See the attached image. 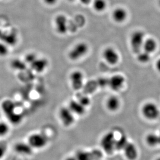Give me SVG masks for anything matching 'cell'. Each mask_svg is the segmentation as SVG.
Instances as JSON below:
<instances>
[{
  "label": "cell",
  "mask_w": 160,
  "mask_h": 160,
  "mask_svg": "<svg viewBox=\"0 0 160 160\" xmlns=\"http://www.w3.org/2000/svg\"><path fill=\"white\" fill-rule=\"evenodd\" d=\"M9 126L6 122L3 121H0V137L6 136L9 133Z\"/></svg>",
  "instance_id": "27"
},
{
  "label": "cell",
  "mask_w": 160,
  "mask_h": 160,
  "mask_svg": "<svg viewBox=\"0 0 160 160\" xmlns=\"http://www.w3.org/2000/svg\"><path fill=\"white\" fill-rule=\"evenodd\" d=\"M14 149L17 153L24 155H30L33 151L32 147L28 142H19L17 143L14 146Z\"/></svg>",
  "instance_id": "17"
},
{
  "label": "cell",
  "mask_w": 160,
  "mask_h": 160,
  "mask_svg": "<svg viewBox=\"0 0 160 160\" xmlns=\"http://www.w3.org/2000/svg\"><path fill=\"white\" fill-rule=\"evenodd\" d=\"M9 49L8 45L4 42H0V56L4 57L8 53Z\"/></svg>",
  "instance_id": "28"
},
{
  "label": "cell",
  "mask_w": 160,
  "mask_h": 160,
  "mask_svg": "<svg viewBox=\"0 0 160 160\" xmlns=\"http://www.w3.org/2000/svg\"><path fill=\"white\" fill-rule=\"evenodd\" d=\"M92 2L93 8L96 12H103L106 10L107 6L106 0H93Z\"/></svg>",
  "instance_id": "21"
},
{
  "label": "cell",
  "mask_w": 160,
  "mask_h": 160,
  "mask_svg": "<svg viewBox=\"0 0 160 160\" xmlns=\"http://www.w3.org/2000/svg\"><path fill=\"white\" fill-rule=\"evenodd\" d=\"M156 160H160V157L157 158V159H156Z\"/></svg>",
  "instance_id": "36"
},
{
  "label": "cell",
  "mask_w": 160,
  "mask_h": 160,
  "mask_svg": "<svg viewBox=\"0 0 160 160\" xmlns=\"http://www.w3.org/2000/svg\"><path fill=\"white\" fill-rule=\"evenodd\" d=\"M126 79L121 74H115L109 78L108 87L113 91L119 92L123 88Z\"/></svg>",
  "instance_id": "10"
},
{
  "label": "cell",
  "mask_w": 160,
  "mask_h": 160,
  "mask_svg": "<svg viewBox=\"0 0 160 160\" xmlns=\"http://www.w3.org/2000/svg\"><path fill=\"white\" fill-rule=\"evenodd\" d=\"M56 32L61 35H65L68 32V19L63 14L57 16L54 20Z\"/></svg>",
  "instance_id": "11"
},
{
  "label": "cell",
  "mask_w": 160,
  "mask_h": 160,
  "mask_svg": "<svg viewBox=\"0 0 160 160\" xmlns=\"http://www.w3.org/2000/svg\"><path fill=\"white\" fill-rule=\"evenodd\" d=\"M116 139V137L113 131H109L105 133L100 141L101 149L107 154H112L115 150Z\"/></svg>",
  "instance_id": "1"
},
{
  "label": "cell",
  "mask_w": 160,
  "mask_h": 160,
  "mask_svg": "<svg viewBox=\"0 0 160 160\" xmlns=\"http://www.w3.org/2000/svg\"><path fill=\"white\" fill-rule=\"evenodd\" d=\"M65 160H77L76 159L75 156H69L68 157H67Z\"/></svg>",
  "instance_id": "35"
},
{
  "label": "cell",
  "mask_w": 160,
  "mask_h": 160,
  "mask_svg": "<svg viewBox=\"0 0 160 160\" xmlns=\"http://www.w3.org/2000/svg\"><path fill=\"white\" fill-rule=\"evenodd\" d=\"M146 142L150 146H156L160 143V138L159 136L155 134L150 133L147 135L146 137Z\"/></svg>",
  "instance_id": "22"
},
{
  "label": "cell",
  "mask_w": 160,
  "mask_h": 160,
  "mask_svg": "<svg viewBox=\"0 0 160 160\" xmlns=\"http://www.w3.org/2000/svg\"><path fill=\"white\" fill-rule=\"evenodd\" d=\"M80 1L82 4L88 5L93 1V0H80Z\"/></svg>",
  "instance_id": "33"
},
{
  "label": "cell",
  "mask_w": 160,
  "mask_h": 160,
  "mask_svg": "<svg viewBox=\"0 0 160 160\" xmlns=\"http://www.w3.org/2000/svg\"><path fill=\"white\" fill-rule=\"evenodd\" d=\"M105 105L109 112H117L121 107V101L116 95H111L106 100Z\"/></svg>",
  "instance_id": "13"
},
{
  "label": "cell",
  "mask_w": 160,
  "mask_h": 160,
  "mask_svg": "<svg viewBox=\"0 0 160 160\" xmlns=\"http://www.w3.org/2000/svg\"><path fill=\"white\" fill-rule=\"evenodd\" d=\"M36 58L37 57L36 54L32 53H29L28 54L25 58V62L31 64L35 59H36Z\"/></svg>",
  "instance_id": "31"
},
{
  "label": "cell",
  "mask_w": 160,
  "mask_h": 160,
  "mask_svg": "<svg viewBox=\"0 0 160 160\" xmlns=\"http://www.w3.org/2000/svg\"><path fill=\"white\" fill-rule=\"evenodd\" d=\"M26 62H24L23 61L15 59L11 63V67L13 68L16 70H24L26 68Z\"/></svg>",
  "instance_id": "25"
},
{
  "label": "cell",
  "mask_w": 160,
  "mask_h": 160,
  "mask_svg": "<svg viewBox=\"0 0 160 160\" xmlns=\"http://www.w3.org/2000/svg\"><path fill=\"white\" fill-rule=\"evenodd\" d=\"M4 41V42L8 45H14L17 42V36L15 33H11L9 34L3 33L1 38Z\"/></svg>",
  "instance_id": "19"
},
{
  "label": "cell",
  "mask_w": 160,
  "mask_h": 160,
  "mask_svg": "<svg viewBox=\"0 0 160 160\" xmlns=\"http://www.w3.org/2000/svg\"><path fill=\"white\" fill-rule=\"evenodd\" d=\"M111 17L113 21L115 22L122 23L127 19L128 12L124 8L118 7L113 10Z\"/></svg>",
  "instance_id": "12"
},
{
  "label": "cell",
  "mask_w": 160,
  "mask_h": 160,
  "mask_svg": "<svg viewBox=\"0 0 160 160\" xmlns=\"http://www.w3.org/2000/svg\"><path fill=\"white\" fill-rule=\"evenodd\" d=\"M145 39V34L142 31H135L131 34L130 44L133 52L137 53L141 52Z\"/></svg>",
  "instance_id": "4"
},
{
  "label": "cell",
  "mask_w": 160,
  "mask_h": 160,
  "mask_svg": "<svg viewBox=\"0 0 160 160\" xmlns=\"http://www.w3.org/2000/svg\"><path fill=\"white\" fill-rule=\"evenodd\" d=\"M89 51V46L86 42H81L76 44L70 50L68 57L73 61H77L88 54Z\"/></svg>",
  "instance_id": "2"
},
{
  "label": "cell",
  "mask_w": 160,
  "mask_h": 160,
  "mask_svg": "<svg viewBox=\"0 0 160 160\" xmlns=\"http://www.w3.org/2000/svg\"><path fill=\"white\" fill-rule=\"evenodd\" d=\"M7 145L4 142H0V160L4 157L7 151Z\"/></svg>",
  "instance_id": "29"
},
{
  "label": "cell",
  "mask_w": 160,
  "mask_h": 160,
  "mask_svg": "<svg viewBox=\"0 0 160 160\" xmlns=\"http://www.w3.org/2000/svg\"><path fill=\"white\" fill-rule=\"evenodd\" d=\"M141 112L143 116L149 120L157 119L160 115L159 107L153 102L145 103L141 108Z\"/></svg>",
  "instance_id": "5"
},
{
  "label": "cell",
  "mask_w": 160,
  "mask_h": 160,
  "mask_svg": "<svg viewBox=\"0 0 160 160\" xmlns=\"http://www.w3.org/2000/svg\"><path fill=\"white\" fill-rule=\"evenodd\" d=\"M58 0H43L44 3L48 6H53L57 3Z\"/></svg>",
  "instance_id": "32"
},
{
  "label": "cell",
  "mask_w": 160,
  "mask_h": 160,
  "mask_svg": "<svg viewBox=\"0 0 160 160\" xmlns=\"http://www.w3.org/2000/svg\"><path fill=\"white\" fill-rule=\"evenodd\" d=\"M158 3H159V5L160 7V0H159V2H158Z\"/></svg>",
  "instance_id": "37"
},
{
  "label": "cell",
  "mask_w": 160,
  "mask_h": 160,
  "mask_svg": "<svg viewBox=\"0 0 160 160\" xmlns=\"http://www.w3.org/2000/svg\"><path fill=\"white\" fill-rule=\"evenodd\" d=\"M59 120L65 127H71L75 122L76 115L73 113L69 107H62L58 112Z\"/></svg>",
  "instance_id": "7"
},
{
  "label": "cell",
  "mask_w": 160,
  "mask_h": 160,
  "mask_svg": "<svg viewBox=\"0 0 160 160\" xmlns=\"http://www.w3.org/2000/svg\"><path fill=\"white\" fill-rule=\"evenodd\" d=\"M156 67L157 70L160 72V58L156 62Z\"/></svg>",
  "instance_id": "34"
},
{
  "label": "cell",
  "mask_w": 160,
  "mask_h": 160,
  "mask_svg": "<svg viewBox=\"0 0 160 160\" xmlns=\"http://www.w3.org/2000/svg\"><path fill=\"white\" fill-rule=\"evenodd\" d=\"M27 142L33 149H41L47 146L48 138L47 136L43 133H33L29 135Z\"/></svg>",
  "instance_id": "3"
},
{
  "label": "cell",
  "mask_w": 160,
  "mask_h": 160,
  "mask_svg": "<svg viewBox=\"0 0 160 160\" xmlns=\"http://www.w3.org/2000/svg\"><path fill=\"white\" fill-rule=\"evenodd\" d=\"M102 56L105 62L110 65H116L120 59L118 51L112 47H107L104 48Z\"/></svg>",
  "instance_id": "8"
},
{
  "label": "cell",
  "mask_w": 160,
  "mask_h": 160,
  "mask_svg": "<svg viewBox=\"0 0 160 160\" xmlns=\"http://www.w3.org/2000/svg\"><path fill=\"white\" fill-rule=\"evenodd\" d=\"M157 46V42L155 39L152 38H148L147 39H145L142 49H144V52L151 54L156 51Z\"/></svg>",
  "instance_id": "18"
},
{
  "label": "cell",
  "mask_w": 160,
  "mask_h": 160,
  "mask_svg": "<svg viewBox=\"0 0 160 160\" xmlns=\"http://www.w3.org/2000/svg\"><path fill=\"white\" fill-rule=\"evenodd\" d=\"M74 156L77 160H101L103 153L100 150L97 149L91 151L80 149L77 151Z\"/></svg>",
  "instance_id": "6"
},
{
  "label": "cell",
  "mask_w": 160,
  "mask_h": 160,
  "mask_svg": "<svg viewBox=\"0 0 160 160\" xmlns=\"http://www.w3.org/2000/svg\"><path fill=\"white\" fill-rule=\"evenodd\" d=\"M7 116L13 124H18L22 121V116L21 115L15 113V112L8 115Z\"/></svg>",
  "instance_id": "26"
},
{
  "label": "cell",
  "mask_w": 160,
  "mask_h": 160,
  "mask_svg": "<svg viewBox=\"0 0 160 160\" xmlns=\"http://www.w3.org/2000/svg\"><path fill=\"white\" fill-rule=\"evenodd\" d=\"M128 142L127 136L125 135H122L119 138H116L115 150H123Z\"/></svg>",
  "instance_id": "23"
},
{
  "label": "cell",
  "mask_w": 160,
  "mask_h": 160,
  "mask_svg": "<svg viewBox=\"0 0 160 160\" xmlns=\"http://www.w3.org/2000/svg\"><path fill=\"white\" fill-rule=\"evenodd\" d=\"M68 107L76 116H83L86 112V107L77 100H71Z\"/></svg>",
  "instance_id": "15"
},
{
  "label": "cell",
  "mask_w": 160,
  "mask_h": 160,
  "mask_svg": "<svg viewBox=\"0 0 160 160\" xmlns=\"http://www.w3.org/2000/svg\"><path fill=\"white\" fill-rule=\"evenodd\" d=\"M137 60L141 63H147L149 62L151 57L150 53H147L146 52H141L137 53Z\"/></svg>",
  "instance_id": "24"
},
{
  "label": "cell",
  "mask_w": 160,
  "mask_h": 160,
  "mask_svg": "<svg viewBox=\"0 0 160 160\" xmlns=\"http://www.w3.org/2000/svg\"><path fill=\"white\" fill-rule=\"evenodd\" d=\"M69 1H74L75 0H69Z\"/></svg>",
  "instance_id": "38"
},
{
  "label": "cell",
  "mask_w": 160,
  "mask_h": 160,
  "mask_svg": "<svg viewBox=\"0 0 160 160\" xmlns=\"http://www.w3.org/2000/svg\"><path fill=\"white\" fill-rule=\"evenodd\" d=\"M124 156L128 160H135L138 156V151L136 145L133 142H129L123 150Z\"/></svg>",
  "instance_id": "14"
},
{
  "label": "cell",
  "mask_w": 160,
  "mask_h": 160,
  "mask_svg": "<svg viewBox=\"0 0 160 160\" xmlns=\"http://www.w3.org/2000/svg\"><path fill=\"white\" fill-rule=\"evenodd\" d=\"M80 99H78V101L83 105V106L87 108L88 106H89V104H91V101L89 98L86 96H83Z\"/></svg>",
  "instance_id": "30"
},
{
  "label": "cell",
  "mask_w": 160,
  "mask_h": 160,
  "mask_svg": "<svg viewBox=\"0 0 160 160\" xmlns=\"http://www.w3.org/2000/svg\"><path fill=\"white\" fill-rule=\"evenodd\" d=\"M2 109L6 116L14 112L15 110V104L10 100H5L2 104Z\"/></svg>",
  "instance_id": "20"
},
{
  "label": "cell",
  "mask_w": 160,
  "mask_h": 160,
  "mask_svg": "<svg viewBox=\"0 0 160 160\" xmlns=\"http://www.w3.org/2000/svg\"><path fill=\"white\" fill-rule=\"evenodd\" d=\"M69 80L71 87L75 91L80 90L84 86V75L79 70H76L71 72Z\"/></svg>",
  "instance_id": "9"
},
{
  "label": "cell",
  "mask_w": 160,
  "mask_h": 160,
  "mask_svg": "<svg viewBox=\"0 0 160 160\" xmlns=\"http://www.w3.org/2000/svg\"><path fill=\"white\" fill-rule=\"evenodd\" d=\"M48 61L45 58H36L30 66L31 68L36 72H41L44 71L48 66Z\"/></svg>",
  "instance_id": "16"
}]
</instances>
